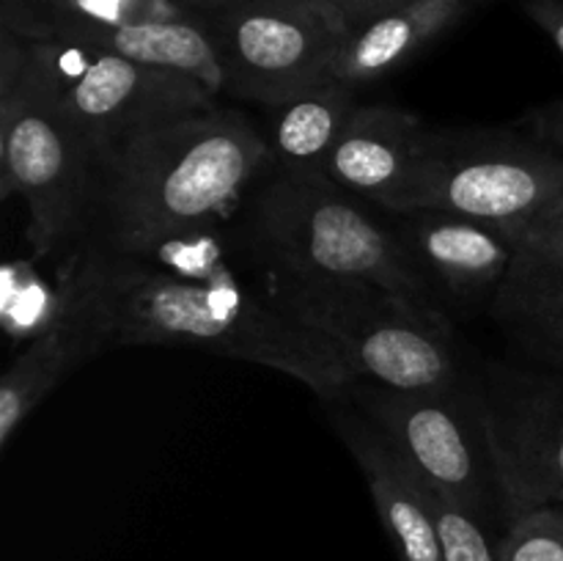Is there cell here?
Wrapping results in <instances>:
<instances>
[{
	"mask_svg": "<svg viewBox=\"0 0 563 561\" xmlns=\"http://www.w3.org/2000/svg\"><path fill=\"white\" fill-rule=\"evenodd\" d=\"M269 165L267 138L234 108L154 124L93 165V207L110 245L143 258L159 242L220 220Z\"/></svg>",
	"mask_w": 563,
	"mask_h": 561,
	"instance_id": "obj_1",
	"label": "cell"
},
{
	"mask_svg": "<svg viewBox=\"0 0 563 561\" xmlns=\"http://www.w3.org/2000/svg\"><path fill=\"white\" fill-rule=\"evenodd\" d=\"M108 306L115 346L214 352L289 374L319 396L344 394L357 380L333 341L253 297L234 273L190 280L141 258H110Z\"/></svg>",
	"mask_w": 563,
	"mask_h": 561,
	"instance_id": "obj_2",
	"label": "cell"
},
{
	"mask_svg": "<svg viewBox=\"0 0 563 561\" xmlns=\"http://www.w3.org/2000/svg\"><path fill=\"white\" fill-rule=\"evenodd\" d=\"M251 242L275 270L383 286L416 306L443 311L438 289L399 234L324 174L273 170L251 201Z\"/></svg>",
	"mask_w": 563,
	"mask_h": 561,
	"instance_id": "obj_3",
	"label": "cell"
},
{
	"mask_svg": "<svg viewBox=\"0 0 563 561\" xmlns=\"http://www.w3.org/2000/svg\"><path fill=\"white\" fill-rule=\"evenodd\" d=\"M273 302L319 330L350 361L357 380L399 391L462 388L445 311L416 306L383 286L275 270Z\"/></svg>",
	"mask_w": 563,
	"mask_h": 561,
	"instance_id": "obj_4",
	"label": "cell"
},
{
	"mask_svg": "<svg viewBox=\"0 0 563 561\" xmlns=\"http://www.w3.org/2000/svg\"><path fill=\"white\" fill-rule=\"evenodd\" d=\"M27 209V245L44 258L91 218L93 154L27 66V44L0 28V198Z\"/></svg>",
	"mask_w": 563,
	"mask_h": 561,
	"instance_id": "obj_5",
	"label": "cell"
},
{
	"mask_svg": "<svg viewBox=\"0 0 563 561\" xmlns=\"http://www.w3.org/2000/svg\"><path fill=\"white\" fill-rule=\"evenodd\" d=\"M27 66L93 154L126 138L218 105L203 82L71 42H25Z\"/></svg>",
	"mask_w": 563,
	"mask_h": 561,
	"instance_id": "obj_6",
	"label": "cell"
},
{
	"mask_svg": "<svg viewBox=\"0 0 563 561\" xmlns=\"http://www.w3.org/2000/svg\"><path fill=\"white\" fill-rule=\"evenodd\" d=\"M196 16L218 50L225 91L264 108L330 80L352 33L333 0H245Z\"/></svg>",
	"mask_w": 563,
	"mask_h": 561,
	"instance_id": "obj_7",
	"label": "cell"
},
{
	"mask_svg": "<svg viewBox=\"0 0 563 561\" xmlns=\"http://www.w3.org/2000/svg\"><path fill=\"white\" fill-rule=\"evenodd\" d=\"M344 394L355 396L372 427L427 487L482 520L493 509L504 512L478 394L471 396L465 385L399 391L368 380H355Z\"/></svg>",
	"mask_w": 563,
	"mask_h": 561,
	"instance_id": "obj_8",
	"label": "cell"
},
{
	"mask_svg": "<svg viewBox=\"0 0 563 561\" xmlns=\"http://www.w3.org/2000/svg\"><path fill=\"white\" fill-rule=\"evenodd\" d=\"M563 193V154L506 130H432L416 212L440 209L509 229Z\"/></svg>",
	"mask_w": 563,
	"mask_h": 561,
	"instance_id": "obj_9",
	"label": "cell"
},
{
	"mask_svg": "<svg viewBox=\"0 0 563 561\" xmlns=\"http://www.w3.org/2000/svg\"><path fill=\"white\" fill-rule=\"evenodd\" d=\"M478 405L506 520L563 504V385L498 366Z\"/></svg>",
	"mask_w": 563,
	"mask_h": 561,
	"instance_id": "obj_10",
	"label": "cell"
},
{
	"mask_svg": "<svg viewBox=\"0 0 563 561\" xmlns=\"http://www.w3.org/2000/svg\"><path fill=\"white\" fill-rule=\"evenodd\" d=\"M110 256L88 251L60 273L64 308L58 319L14 358L0 380V451L33 410L75 372L80 363L113 344L108 306Z\"/></svg>",
	"mask_w": 563,
	"mask_h": 561,
	"instance_id": "obj_11",
	"label": "cell"
},
{
	"mask_svg": "<svg viewBox=\"0 0 563 561\" xmlns=\"http://www.w3.org/2000/svg\"><path fill=\"white\" fill-rule=\"evenodd\" d=\"M432 130L394 105H357L335 141L324 176L394 215L416 212Z\"/></svg>",
	"mask_w": 563,
	"mask_h": 561,
	"instance_id": "obj_12",
	"label": "cell"
},
{
	"mask_svg": "<svg viewBox=\"0 0 563 561\" xmlns=\"http://www.w3.org/2000/svg\"><path fill=\"white\" fill-rule=\"evenodd\" d=\"M399 218L396 234L434 289L449 292L456 300H493L517 258L504 231L440 209Z\"/></svg>",
	"mask_w": 563,
	"mask_h": 561,
	"instance_id": "obj_13",
	"label": "cell"
},
{
	"mask_svg": "<svg viewBox=\"0 0 563 561\" xmlns=\"http://www.w3.org/2000/svg\"><path fill=\"white\" fill-rule=\"evenodd\" d=\"M339 432L357 465L363 468L368 493L379 522L390 539L399 561H445L440 534L429 509L423 484L388 446V440L372 427V421L344 416Z\"/></svg>",
	"mask_w": 563,
	"mask_h": 561,
	"instance_id": "obj_14",
	"label": "cell"
},
{
	"mask_svg": "<svg viewBox=\"0 0 563 561\" xmlns=\"http://www.w3.org/2000/svg\"><path fill=\"white\" fill-rule=\"evenodd\" d=\"M467 3L471 0H407L352 28L335 61L333 80L357 88L394 75L454 25Z\"/></svg>",
	"mask_w": 563,
	"mask_h": 561,
	"instance_id": "obj_15",
	"label": "cell"
},
{
	"mask_svg": "<svg viewBox=\"0 0 563 561\" xmlns=\"http://www.w3.org/2000/svg\"><path fill=\"white\" fill-rule=\"evenodd\" d=\"M267 110L269 124L264 138L275 170L324 174L335 141L357 110L355 88L330 77L300 97Z\"/></svg>",
	"mask_w": 563,
	"mask_h": 561,
	"instance_id": "obj_16",
	"label": "cell"
},
{
	"mask_svg": "<svg viewBox=\"0 0 563 561\" xmlns=\"http://www.w3.org/2000/svg\"><path fill=\"white\" fill-rule=\"evenodd\" d=\"M181 16L176 0H0V28L25 42H75L99 28Z\"/></svg>",
	"mask_w": 563,
	"mask_h": 561,
	"instance_id": "obj_17",
	"label": "cell"
},
{
	"mask_svg": "<svg viewBox=\"0 0 563 561\" xmlns=\"http://www.w3.org/2000/svg\"><path fill=\"white\" fill-rule=\"evenodd\" d=\"M489 302L495 322L522 350L563 369V280L559 275L517 256Z\"/></svg>",
	"mask_w": 563,
	"mask_h": 561,
	"instance_id": "obj_18",
	"label": "cell"
},
{
	"mask_svg": "<svg viewBox=\"0 0 563 561\" xmlns=\"http://www.w3.org/2000/svg\"><path fill=\"white\" fill-rule=\"evenodd\" d=\"M64 308V286L44 284L31 262H9L3 267L0 317L11 339H38Z\"/></svg>",
	"mask_w": 563,
	"mask_h": 561,
	"instance_id": "obj_19",
	"label": "cell"
},
{
	"mask_svg": "<svg viewBox=\"0 0 563 561\" xmlns=\"http://www.w3.org/2000/svg\"><path fill=\"white\" fill-rule=\"evenodd\" d=\"M423 493H427L429 509L438 526L445 561H498V542H493L482 517L427 484H423Z\"/></svg>",
	"mask_w": 563,
	"mask_h": 561,
	"instance_id": "obj_20",
	"label": "cell"
},
{
	"mask_svg": "<svg viewBox=\"0 0 563 561\" xmlns=\"http://www.w3.org/2000/svg\"><path fill=\"white\" fill-rule=\"evenodd\" d=\"M498 561H563V504H548L509 520Z\"/></svg>",
	"mask_w": 563,
	"mask_h": 561,
	"instance_id": "obj_21",
	"label": "cell"
},
{
	"mask_svg": "<svg viewBox=\"0 0 563 561\" xmlns=\"http://www.w3.org/2000/svg\"><path fill=\"white\" fill-rule=\"evenodd\" d=\"M504 234L511 240L517 256L559 275L563 280V223L531 218L526 223L509 226V229H504Z\"/></svg>",
	"mask_w": 563,
	"mask_h": 561,
	"instance_id": "obj_22",
	"label": "cell"
},
{
	"mask_svg": "<svg viewBox=\"0 0 563 561\" xmlns=\"http://www.w3.org/2000/svg\"><path fill=\"white\" fill-rule=\"evenodd\" d=\"M531 124L539 141L563 154V97L533 110Z\"/></svg>",
	"mask_w": 563,
	"mask_h": 561,
	"instance_id": "obj_23",
	"label": "cell"
},
{
	"mask_svg": "<svg viewBox=\"0 0 563 561\" xmlns=\"http://www.w3.org/2000/svg\"><path fill=\"white\" fill-rule=\"evenodd\" d=\"M526 11L563 55V0H526Z\"/></svg>",
	"mask_w": 563,
	"mask_h": 561,
	"instance_id": "obj_24",
	"label": "cell"
},
{
	"mask_svg": "<svg viewBox=\"0 0 563 561\" xmlns=\"http://www.w3.org/2000/svg\"><path fill=\"white\" fill-rule=\"evenodd\" d=\"M335 3H339V9L346 14L350 25L357 28V25H363L366 20H372V16L394 9V6L407 3V0H335Z\"/></svg>",
	"mask_w": 563,
	"mask_h": 561,
	"instance_id": "obj_25",
	"label": "cell"
},
{
	"mask_svg": "<svg viewBox=\"0 0 563 561\" xmlns=\"http://www.w3.org/2000/svg\"><path fill=\"white\" fill-rule=\"evenodd\" d=\"M187 14H209V11L229 9V6L245 3V0H176Z\"/></svg>",
	"mask_w": 563,
	"mask_h": 561,
	"instance_id": "obj_26",
	"label": "cell"
},
{
	"mask_svg": "<svg viewBox=\"0 0 563 561\" xmlns=\"http://www.w3.org/2000/svg\"><path fill=\"white\" fill-rule=\"evenodd\" d=\"M537 218H542V220H553V223H563V193H561L559 198H555L553 204H550L548 209H542V212H539Z\"/></svg>",
	"mask_w": 563,
	"mask_h": 561,
	"instance_id": "obj_27",
	"label": "cell"
},
{
	"mask_svg": "<svg viewBox=\"0 0 563 561\" xmlns=\"http://www.w3.org/2000/svg\"><path fill=\"white\" fill-rule=\"evenodd\" d=\"M333 3H335V0H333Z\"/></svg>",
	"mask_w": 563,
	"mask_h": 561,
	"instance_id": "obj_28",
	"label": "cell"
}]
</instances>
